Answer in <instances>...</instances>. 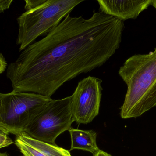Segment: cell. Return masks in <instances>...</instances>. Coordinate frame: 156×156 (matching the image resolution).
<instances>
[{
  "label": "cell",
  "instance_id": "cell-6",
  "mask_svg": "<svg viewBox=\"0 0 156 156\" xmlns=\"http://www.w3.org/2000/svg\"><path fill=\"white\" fill-rule=\"evenodd\" d=\"M102 81L89 76L81 80L71 95V111L74 122L87 124L99 114Z\"/></svg>",
  "mask_w": 156,
  "mask_h": 156
},
{
  "label": "cell",
  "instance_id": "cell-10",
  "mask_svg": "<svg viewBox=\"0 0 156 156\" xmlns=\"http://www.w3.org/2000/svg\"><path fill=\"white\" fill-rule=\"evenodd\" d=\"M22 132H23V131H21V130L10 127L0 122V133L1 134H5L7 135L9 134H14L17 136Z\"/></svg>",
  "mask_w": 156,
  "mask_h": 156
},
{
  "label": "cell",
  "instance_id": "cell-16",
  "mask_svg": "<svg viewBox=\"0 0 156 156\" xmlns=\"http://www.w3.org/2000/svg\"><path fill=\"white\" fill-rule=\"evenodd\" d=\"M151 5H153L156 9V0H153V1H152Z\"/></svg>",
  "mask_w": 156,
  "mask_h": 156
},
{
  "label": "cell",
  "instance_id": "cell-8",
  "mask_svg": "<svg viewBox=\"0 0 156 156\" xmlns=\"http://www.w3.org/2000/svg\"><path fill=\"white\" fill-rule=\"evenodd\" d=\"M15 144L23 156H72L69 150L34 139L23 132L16 136Z\"/></svg>",
  "mask_w": 156,
  "mask_h": 156
},
{
  "label": "cell",
  "instance_id": "cell-15",
  "mask_svg": "<svg viewBox=\"0 0 156 156\" xmlns=\"http://www.w3.org/2000/svg\"><path fill=\"white\" fill-rule=\"evenodd\" d=\"M93 156H112L106 152H104L102 150H99L97 153L93 154Z\"/></svg>",
  "mask_w": 156,
  "mask_h": 156
},
{
  "label": "cell",
  "instance_id": "cell-18",
  "mask_svg": "<svg viewBox=\"0 0 156 156\" xmlns=\"http://www.w3.org/2000/svg\"><path fill=\"white\" fill-rule=\"evenodd\" d=\"M1 106H2V100H1V95L0 93V113H1Z\"/></svg>",
  "mask_w": 156,
  "mask_h": 156
},
{
  "label": "cell",
  "instance_id": "cell-12",
  "mask_svg": "<svg viewBox=\"0 0 156 156\" xmlns=\"http://www.w3.org/2000/svg\"><path fill=\"white\" fill-rule=\"evenodd\" d=\"M13 143L12 140L7 135L0 133V149L9 146Z\"/></svg>",
  "mask_w": 156,
  "mask_h": 156
},
{
  "label": "cell",
  "instance_id": "cell-2",
  "mask_svg": "<svg viewBox=\"0 0 156 156\" xmlns=\"http://www.w3.org/2000/svg\"><path fill=\"white\" fill-rule=\"evenodd\" d=\"M127 86L120 115L136 118L156 106V47L147 54L127 59L118 71Z\"/></svg>",
  "mask_w": 156,
  "mask_h": 156
},
{
  "label": "cell",
  "instance_id": "cell-13",
  "mask_svg": "<svg viewBox=\"0 0 156 156\" xmlns=\"http://www.w3.org/2000/svg\"><path fill=\"white\" fill-rule=\"evenodd\" d=\"M12 2V0H9V1L0 0V13H3L5 10L8 9Z\"/></svg>",
  "mask_w": 156,
  "mask_h": 156
},
{
  "label": "cell",
  "instance_id": "cell-1",
  "mask_svg": "<svg viewBox=\"0 0 156 156\" xmlns=\"http://www.w3.org/2000/svg\"><path fill=\"white\" fill-rule=\"evenodd\" d=\"M124 28V21L100 11L87 19L67 16L8 66L13 91L51 98L67 82L106 63L119 49Z\"/></svg>",
  "mask_w": 156,
  "mask_h": 156
},
{
  "label": "cell",
  "instance_id": "cell-14",
  "mask_svg": "<svg viewBox=\"0 0 156 156\" xmlns=\"http://www.w3.org/2000/svg\"><path fill=\"white\" fill-rule=\"evenodd\" d=\"M7 66V63L2 54H0V74L5 70Z\"/></svg>",
  "mask_w": 156,
  "mask_h": 156
},
{
  "label": "cell",
  "instance_id": "cell-11",
  "mask_svg": "<svg viewBox=\"0 0 156 156\" xmlns=\"http://www.w3.org/2000/svg\"><path fill=\"white\" fill-rule=\"evenodd\" d=\"M46 0H26L25 9L26 11H29L36 8L37 6L44 3Z\"/></svg>",
  "mask_w": 156,
  "mask_h": 156
},
{
  "label": "cell",
  "instance_id": "cell-3",
  "mask_svg": "<svg viewBox=\"0 0 156 156\" xmlns=\"http://www.w3.org/2000/svg\"><path fill=\"white\" fill-rule=\"evenodd\" d=\"M84 1L46 0L36 8L22 14L17 19L19 50L25 49L38 37L47 34Z\"/></svg>",
  "mask_w": 156,
  "mask_h": 156
},
{
  "label": "cell",
  "instance_id": "cell-17",
  "mask_svg": "<svg viewBox=\"0 0 156 156\" xmlns=\"http://www.w3.org/2000/svg\"><path fill=\"white\" fill-rule=\"evenodd\" d=\"M0 156H8L6 153H0Z\"/></svg>",
  "mask_w": 156,
  "mask_h": 156
},
{
  "label": "cell",
  "instance_id": "cell-5",
  "mask_svg": "<svg viewBox=\"0 0 156 156\" xmlns=\"http://www.w3.org/2000/svg\"><path fill=\"white\" fill-rule=\"evenodd\" d=\"M0 122L23 131L51 98L34 93L13 91L1 93Z\"/></svg>",
  "mask_w": 156,
  "mask_h": 156
},
{
  "label": "cell",
  "instance_id": "cell-4",
  "mask_svg": "<svg viewBox=\"0 0 156 156\" xmlns=\"http://www.w3.org/2000/svg\"><path fill=\"white\" fill-rule=\"evenodd\" d=\"M71 96L53 100L45 105L24 128L23 132L38 141L56 144L58 136L71 128L74 122Z\"/></svg>",
  "mask_w": 156,
  "mask_h": 156
},
{
  "label": "cell",
  "instance_id": "cell-9",
  "mask_svg": "<svg viewBox=\"0 0 156 156\" xmlns=\"http://www.w3.org/2000/svg\"><path fill=\"white\" fill-rule=\"evenodd\" d=\"M69 132L71 140L70 150H84L94 154L100 150L96 143L97 134L94 131L80 130L71 127Z\"/></svg>",
  "mask_w": 156,
  "mask_h": 156
},
{
  "label": "cell",
  "instance_id": "cell-7",
  "mask_svg": "<svg viewBox=\"0 0 156 156\" xmlns=\"http://www.w3.org/2000/svg\"><path fill=\"white\" fill-rule=\"evenodd\" d=\"M153 0L97 1L100 11L124 21L136 19L151 5Z\"/></svg>",
  "mask_w": 156,
  "mask_h": 156
}]
</instances>
